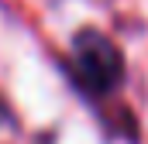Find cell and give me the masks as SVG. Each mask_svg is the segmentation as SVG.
<instances>
[{"mask_svg":"<svg viewBox=\"0 0 148 144\" xmlns=\"http://www.w3.org/2000/svg\"><path fill=\"white\" fill-rule=\"evenodd\" d=\"M73 72L90 93H107L121 82L124 58L100 31H79L73 41Z\"/></svg>","mask_w":148,"mask_h":144,"instance_id":"6da1fadb","label":"cell"}]
</instances>
